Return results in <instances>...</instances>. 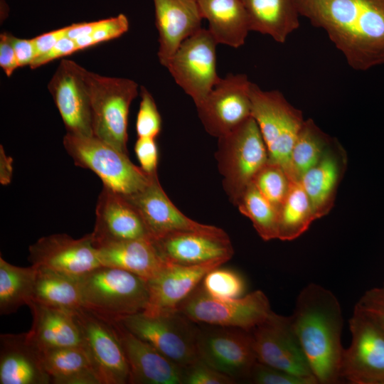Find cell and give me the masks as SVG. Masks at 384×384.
<instances>
[{
  "label": "cell",
  "mask_w": 384,
  "mask_h": 384,
  "mask_svg": "<svg viewBox=\"0 0 384 384\" xmlns=\"http://www.w3.org/2000/svg\"><path fill=\"white\" fill-rule=\"evenodd\" d=\"M141 101L136 120L137 137L156 139L161 129V117L155 100L149 90L142 86Z\"/></svg>",
  "instance_id": "cell-38"
},
{
  "label": "cell",
  "mask_w": 384,
  "mask_h": 384,
  "mask_svg": "<svg viewBox=\"0 0 384 384\" xmlns=\"http://www.w3.org/2000/svg\"><path fill=\"white\" fill-rule=\"evenodd\" d=\"M289 318L317 383L342 381L343 318L337 297L319 284H309L298 294Z\"/></svg>",
  "instance_id": "cell-2"
},
{
  "label": "cell",
  "mask_w": 384,
  "mask_h": 384,
  "mask_svg": "<svg viewBox=\"0 0 384 384\" xmlns=\"http://www.w3.org/2000/svg\"><path fill=\"white\" fill-rule=\"evenodd\" d=\"M251 82L245 74L230 73L220 78L196 105L198 117L210 135L224 136L252 117Z\"/></svg>",
  "instance_id": "cell-14"
},
{
  "label": "cell",
  "mask_w": 384,
  "mask_h": 384,
  "mask_svg": "<svg viewBox=\"0 0 384 384\" xmlns=\"http://www.w3.org/2000/svg\"><path fill=\"white\" fill-rule=\"evenodd\" d=\"M13 159L5 153L2 145L0 146V183L7 185L11 182L13 174Z\"/></svg>",
  "instance_id": "cell-49"
},
{
  "label": "cell",
  "mask_w": 384,
  "mask_h": 384,
  "mask_svg": "<svg viewBox=\"0 0 384 384\" xmlns=\"http://www.w3.org/2000/svg\"><path fill=\"white\" fill-rule=\"evenodd\" d=\"M11 34L7 32L0 35V67L10 77L19 68L11 42Z\"/></svg>",
  "instance_id": "cell-45"
},
{
  "label": "cell",
  "mask_w": 384,
  "mask_h": 384,
  "mask_svg": "<svg viewBox=\"0 0 384 384\" xmlns=\"http://www.w3.org/2000/svg\"><path fill=\"white\" fill-rule=\"evenodd\" d=\"M112 321L129 364V383L183 384V367L134 336L118 322Z\"/></svg>",
  "instance_id": "cell-22"
},
{
  "label": "cell",
  "mask_w": 384,
  "mask_h": 384,
  "mask_svg": "<svg viewBox=\"0 0 384 384\" xmlns=\"http://www.w3.org/2000/svg\"><path fill=\"white\" fill-rule=\"evenodd\" d=\"M235 206L249 218L260 237L265 241L278 239L279 212L251 183Z\"/></svg>",
  "instance_id": "cell-35"
},
{
  "label": "cell",
  "mask_w": 384,
  "mask_h": 384,
  "mask_svg": "<svg viewBox=\"0 0 384 384\" xmlns=\"http://www.w3.org/2000/svg\"><path fill=\"white\" fill-rule=\"evenodd\" d=\"M178 312L195 323L251 331L272 315L267 297L256 290L244 297L222 299L196 289L180 305Z\"/></svg>",
  "instance_id": "cell-8"
},
{
  "label": "cell",
  "mask_w": 384,
  "mask_h": 384,
  "mask_svg": "<svg viewBox=\"0 0 384 384\" xmlns=\"http://www.w3.org/2000/svg\"><path fill=\"white\" fill-rule=\"evenodd\" d=\"M165 261L182 265H196L229 260L234 252L227 235L198 231H179L154 240Z\"/></svg>",
  "instance_id": "cell-21"
},
{
  "label": "cell",
  "mask_w": 384,
  "mask_h": 384,
  "mask_svg": "<svg viewBox=\"0 0 384 384\" xmlns=\"http://www.w3.org/2000/svg\"><path fill=\"white\" fill-rule=\"evenodd\" d=\"M223 264L219 261L196 265L167 262L147 282L149 299L143 312L149 316L178 312L180 305L196 289L205 275Z\"/></svg>",
  "instance_id": "cell-19"
},
{
  "label": "cell",
  "mask_w": 384,
  "mask_h": 384,
  "mask_svg": "<svg viewBox=\"0 0 384 384\" xmlns=\"http://www.w3.org/2000/svg\"><path fill=\"white\" fill-rule=\"evenodd\" d=\"M252 183L279 212L292 183L282 167L268 160Z\"/></svg>",
  "instance_id": "cell-36"
},
{
  "label": "cell",
  "mask_w": 384,
  "mask_h": 384,
  "mask_svg": "<svg viewBox=\"0 0 384 384\" xmlns=\"http://www.w3.org/2000/svg\"><path fill=\"white\" fill-rule=\"evenodd\" d=\"M129 27L127 17L120 14L114 17L101 19L100 25L90 36L74 41L78 50H83L100 43L119 38L128 31Z\"/></svg>",
  "instance_id": "cell-39"
},
{
  "label": "cell",
  "mask_w": 384,
  "mask_h": 384,
  "mask_svg": "<svg viewBox=\"0 0 384 384\" xmlns=\"http://www.w3.org/2000/svg\"><path fill=\"white\" fill-rule=\"evenodd\" d=\"M351 344L343 350L340 375L351 384H384V329L354 306L349 319Z\"/></svg>",
  "instance_id": "cell-10"
},
{
  "label": "cell",
  "mask_w": 384,
  "mask_h": 384,
  "mask_svg": "<svg viewBox=\"0 0 384 384\" xmlns=\"http://www.w3.org/2000/svg\"><path fill=\"white\" fill-rule=\"evenodd\" d=\"M51 383L42 352L27 332L0 336V384Z\"/></svg>",
  "instance_id": "cell-24"
},
{
  "label": "cell",
  "mask_w": 384,
  "mask_h": 384,
  "mask_svg": "<svg viewBox=\"0 0 384 384\" xmlns=\"http://www.w3.org/2000/svg\"><path fill=\"white\" fill-rule=\"evenodd\" d=\"M90 97L93 136L128 154L127 124L138 84L125 78L107 77L85 70Z\"/></svg>",
  "instance_id": "cell-7"
},
{
  "label": "cell",
  "mask_w": 384,
  "mask_h": 384,
  "mask_svg": "<svg viewBox=\"0 0 384 384\" xmlns=\"http://www.w3.org/2000/svg\"><path fill=\"white\" fill-rule=\"evenodd\" d=\"M250 31L268 35L279 43L299 27L297 0H241Z\"/></svg>",
  "instance_id": "cell-28"
},
{
  "label": "cell",
  "mask_w": 384,
  "mask_h": 384,
  "mask_svg": "<svg viewBox=\"0 0 384 384\" xmlns=\"http://www.w3.org/2000/svg\"><path fill=\"white\" fill-rule=\"evenodd\" d=\"M217 42L202 28L185 40L166 68L176 83L199 104L220 80L216 68Z\"/></svg>",
  "instance_id": "cell-11"
},
{
  "label": "cell",
  "mask_w": 384,
  "mask_h": 384,
  "mask_svg": "<svg viewBox=\"0 0 384 384\" xmlns=\"http://www.w3.org/2000/svg\"><path fill=\"white\" fill-rule=\"evenodd\" d=\"M251 332L258 362L318 384L289 316L273 312L266 321Z\"/></svg>",
  "instance_id": "cell-15"
},
{
  "label": "cell",
  "mask_w": 384,
  "mask_h": 384,
  "mask_svg": "<svg viewBox=\"0 0 384 384\" xmlns=\"http://www.w3.org/2000/svg\"><path fill=\"white\" fill-rule=\"evenodd\" d=\"M208 30L218 44L238 48L245 44L250 31L241 0H196Z\"/></svg>",
  "instance_id": "cell-29"
},
{
  "label": "cell",
  "mask_w": 384,
  "mask_h": 384,
  "mask_svg": "<svg viewBox=\"0 0 384 384\" xmlns=\"http://www.w3.org/2000/svg\"><path fill=\"white\" fill-rule=\"evenodd\" d=\"M100 21L101 20L71 24L68 26L67 36L75 40L90 36L98 27Z\"/></svg>",
  "instance_id": "cell-48"
},
{
  "label": "cell",
  "mask_w": 384,
  "mask_h": 384,
  "mask_svg": "<svg viewBox=\"0 0 384 384\" xmlns=\"http://www.w3.org/2000/svg\"><path fill=\"white\" fill-rule=\"evenodd\" d=\"M155 139L138 137L134 145V151L140 167L150 176L157 174L159 152Z\"/></svg>",
  "instance_id": "cell-43"
},
{
  "label": "cell",
  "mask_w": 384,
  "mask_h": 384,
  "mask_svg": "<svg viewBox=\"0 0 384 384\" xmlns=\"http://www.w3.org/2000/svg\"><path fill=\"white\" fill-rule=\"evenodd\" d=\"M83 67L63 59L48 84L67 133L93 136L90 97Z\"/></svg>",
  "instance_id": "cell-16"
},
{
  "label": "cell",
  "mask_w": 384,
  "mask_h": 384,
  "mask_svg": "<svg viewBox=\"0 0 384 384\" xmlns=\"http://www.w3.org/2000/svg\"><path fill=\"white\" fill-rule=\"evenodd\" d=\"M355 306L370 315L384 329V283L366 291Z\"/></svg>",
  "instance_id": "cell-42"
},
{
  "label": "cell",
  "mask_w": 384,
  "mask_h": 384,
  "mask_svg": "<svg viewBox=\"0 0 384 384\" xmlns=\"http://www.w3.org/2000/svg\"><path fill=\"white\" fill-rule=\"evenodd\" d=\"M218 139L215 159L223 188L235 205L246 188L268 161V152L252 117Z\"/></svg>",
  "instance_id": "cell-6"
},
{
  "label": "cell",
  "mask_w": 384,
  "mask_h": 384,
  "mask_svg": "<svg viewBox=\"0 0 384 384\" xmlns=\"http://www.w3.org/2000/svg\"><path fill=\"white\" fill-rule=\"evenodd\" d=\"M125 196L139 212L153 240L179 231L225 233L221 228L198 223L183 214L166 194L158 175L142 191Z\"/></svg>",
  "instance_id": "cell-18"
},
{
  "label": "cell",
  "mask_w": 384,
  "mask_h": 384,
  "mask_svg": "<svg viewBox=\"0 0 384 384\" xmlns=\"http://www.w3.org/2000/svg\"><path fill=\"white\" fill-rule=\"evenodd\" d=\"M91 233L95 246L142 238H151L136 207L124 195L106 186L101 191Z\"/></svg>",
  "instance_id": "cell-20"
},
{
  "label": "cell",
  "mask_w": 384,
  "mask_h": 384,
  "mask_svg": "<svg viewBox=\"0 0 384 384\" xmlns=\"http://www.w3.org/2000/svg\"><path fill=\"white\" fill-rule=\"evenodd\" d=\"M156 27L159 32L157 53L166 67L181 43L202 28L196 0H153Z\"/></svg>",
  "instance_id": "cell-23"
},
{
  "label": "cell",
  "mask_w": 384,
  "mask_h": 384,
  "mask_svg": "<svg viewBox=\"0 0 384 384\" xmlns=\"http://www.w3.org/2000/svg\"><path fill=\"white\" fill-rule=\"evenodd\" d=\"M300 16L324 30L355 70L384 64V0H297Z\"/></svg>",
  "instance_id": "cell-1"
},
{
  "label": "cell",
  "mask_w": 384,
  "mask_h": 384,
  "mask_svg": "<svg viewBox=\"0 0 384 384\" xmlns=\"http://www.w3.org/2000/svg\"><path fill=\"white\" fill-rule=\"evenodd\" d=\"M83 347L101 384L129 383V368L113 322L85 308L75 311Z\"/></svg>",
  "instance_id": "cell-12"
},
{
  "label": "cell",
  "mask_w": 384,
  "mask_h": 384,
  "mask_svg": "<svg viewBox=\"0 0 384 384\" xmlns=\"http://www.w3.org/2000/svg\"><path fill=\"white\" fill-rule=\"evenodd\" d=\"M236 382L200 359L183 368V384H233Z\"/></svg>",
  "instance_id": "cell-40"
},
{
  "label": "cell",
  "mask_w": 384,
  "mask_h": 384,
  "mask_svg": "<svg viewBox=\"0 0 384 384\" xmlns=\"http://www.w3.org/2000/svg\"><path fill=\"white\" fill-rule=\"evenodd\" d=\"M79 278L82 307L108 320L144 311L147 282L128 271L102 265Z\"/></svg>",
  "instance_id": "cell-3"
},
{
  "label": "cell",
  "mask_w": 384,
  "mask_h": 384,
  "mask_svg": "<svg viewBox=\"0 0 384 384\" xmlns=\"http://www.w3.org/2000/svg\"><path fill=\"white\" fill-rule=\"evenodd\" d=\"M32 265L80 277L102 266L92 233L75 239L67 234H53L30 245Z\"/></svg>",
  "instance_id": "cell-17"
},
{
  "label": "cell",
  "mask_w": 384,
  "mask_h": 384,
  "mask_svg": "<svg viewBox=\"0 0 384 384\" xmlns=\"http://www.w3.org/2000/svg\"><path fill=\"white\" fill-rule=\"evenodd\" d=\"M36 267H18L0 257V314L15 313L32 300Z\"/></svg>",
  "instance_id": "cell-32"
},
{
  "label": "cell",
  "mask_w": 384,
  "mask_h": 384,
  "mask_svg": "<svg viewBox=\"0 0 384 384\" xmlns=\"http://www.w3.org/2000/svg\"><path fill=\"white\" fill-rule=\"evenodd\" d=\"M63 146L76 166L93 171L106 186L124 196L144 188L156 175L147 174L124 154L95 136L66 133Z\"/></svg>",
  "instance_id": "cell-5"
},
{
  "label": "cell",
  "mask_w": 384,
  "mask_h": 384,
  "mask_svg": "<svg viewBox=\"0 0 384 384\" xmlns=\"http://www.w3.org/2000/svg\"><path fill=\"white\" fill-rule=\"evenodd\" d=\"M334 142L313 119L305 120L291 153L294 180L299 181L305 172L321 160Z\"/></svg>",
  "instance_id": "cell-34"
},
{
  "label": "cell",
  "mask_w": 384,
  "mask_h": 384,
  "mask_svg": "<svg viewBox=\"0 0 384 384\" xmlns=\"http://www.w3.org/2000/svg\"><path fill=\"white\" fill-rule=\"evenodd\" d=\"M45 369L54 384H101L83 346L42 353Z\"/></svg>",
  "instance_id": "cell-30"
},
{
  "label": "cell",
  "mask_w": 384,
  "mask_h": 384,
  "mask_svg": "<svg viewBox=\"0 0 384 384\" xmlns=\"http://www.w3.org/2000/svg\"><path fill=\"white\" fill-rule=\"evenodd\" d=\"M96 247L102 265L128 271L146 282L167 264L152 238L112 242Z\"/></svg>",
  "instance_id": "cell-26"
},
{
  "label": "cell",
  "mask_w": 384,
  "mask_h": 384,
  "mask_svg": "<svg viewBox=\"0 0 384 384\" xmlns=\"http://www.w3.org/2000/svg\"><path fill=\"white\" fill-rule=\"evenodd\" d=\"M68 26L50 32H47L33 38L36 57L42 55L49 51L56 43L67 36Z\"/></svg>",
  "instance_id": "cell-47"
},
{
  "label": "cell",
  "mask_w": 384,
  "mask_h": 384,
  "mask_svg": "<svg viewBox=\"0 0 384 384\" xmlns=\"http://www.w3.org/2000/svg\"><path fill=\"white\" fill-rule=\"evenodd\" d=\"M257 384H314L311 380L257 362L249 379Z\"/></svg>",
  "instance_id": "cell-41"
},
{
  "label": "cell",
  "mask_w": 384,
  "mask_h": 384,
  "mask_svg": "<svg viewBox=\"0 0 384 384\" xmlns=\"http://www.w3.org/2000/svg\"><path fill=\"white\" fill-rule=\"evenodd\" d=\"M341 147L334 142L321 160L305 172L299 181L305 190L316 219L332 208L341 181L345 156Z\"/></svg>",
  "instance_id": "cell-27"
},
{
  "label": "cell",
  "mask_w": 384,
  "mask_h": 384,
  "mask_svg": "<svg viewBox=\"0 0 384 384\" xmlns=\"http://www.w3.org/2000/svg\"><path fill=\"white\" fill-rule=\"evenodd\" d=\"M32 326L27 334L43 353L47 351L82 346L83 341L75 311L31 302Z\"/></svg>",
  "instance_id": "cell-25"
},
{
  "label": "cell",
  "mask_w": 384,
  "mask_h": 384,
  "mask_svg": "<svg viewBox=\"0 0 384 384\" xmlns=\"http://www.w3.org/2000/svg\"><path fill=\"white\" fill-rule=\"evenodd\" d=\"M252 117L265 143L269 161L279 164L294 181L291 153L304 119L301 110L292 105L279 90L265 91L251 82Z\"/></svg>",
  "instance_id": "cell-4"
},
{
  "label": "cell",
  "mask_w": 384,
  "mask_h": 384,
  "mask_svg": "<svg viewBox=\"0 0 384 384\" xmlns=\"http://www.w3.org/2000/svg\"><path fill=\"white\" fill-rule=\"evenodd\" d=\"M36 267L37 271L31 302L72 311L82 308L78 277L48 268Z\"/></svg>",
  "instance_id": "cell-31"
},
{
  "label": "cell",
  "mask_w": 384,
  "mask_h": 384,
  "mask_svg": "<svg viewBox=\"0 0 384 384\" xmlns=\"http://www.w3.org/2000/svg\"><path fill=\"white\" fill-rule=\"evenodd\" d=\"M201 287L213 297L229 299L242 297L245 292V284L238 273L232 270L218 267L205 275Z\"/></svg>",
  "instance_id": "cell-37"
},
{
  "label": "cell",
  "mask_w": 384,
  "mask_h": 384,
  "mask_svg": "<svg viewBox=\"0 0 384 384\" xmlns=\"http://www.w3.org/2000/svg\"><path fill=\"white\" fill-rule=\"evenodd\" d=\"M78 50L75 41L65 36L59 40L49 51L36 58L30 68H37L53 60L71 55Z\"/></svg>",
  "instance_id": "cell-44"
},
{
  "label": "cell",
  "mask_w": 384,
  "mask_h": 384,
  "mask_svg": "<svg viewBox=\"0 0 384 384\" xmlns=\"http://www.w3.org/2000/svg\"><path fill=\"white\" fill-rule=\"evenodd\" d=\"M198 358L215 370L238 380H248L257 362L251 331L222 327L198 330Z\"/></svg>",
  "instance_id": "cell-13"
},
{
  "label": "cell",
  "mask_w": 384,
  "mask_h": 384,
  "mask_svg": "<svg viewBox=\"0 0 384 384\" xmlns=\"http://www.w3.org/2000/svg\"><path fill=\"white\" fill-rule=\"evenodd\" d=\"M114 321L183 368L199 359L196 346L198 329L179 312L149 316L142 311Z\"/></svg>",
  "instance_id": "cell-9"
},
{
  "label": "cell",
  "mask_w": 384,
  "mask_h": 384,
  "mask_svg": "<svg viewBox=\"0 0 384 384\" xmlns=\"http://www.w3.org/2000/svg\"><path fill=\"white\" fill-rule=\"evenodd\" d=\"M316 220L310 200L299 181H292L279 210L278 239L291 241L305 233Z\"/></svg>",
  "instance_id": "cell-33"
},
{
  "label": "cell",
  "mask_w": 384,
  "mask_h": 384,
  "mask_svg": "<svg viewBox=\"0 0 384 384\" xmlns=\"http://www.w3.org/2000/svg\"><path fill=\"white\" fill-rule=\"evenodd\" d=\"M18 67L31 65L36 57L33 39L19 38L11 36Z\"/></svg>",
  "instance_id": "cell-46"
}]
</instances>
